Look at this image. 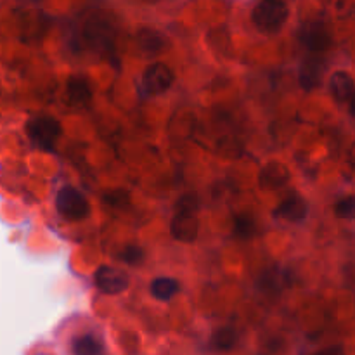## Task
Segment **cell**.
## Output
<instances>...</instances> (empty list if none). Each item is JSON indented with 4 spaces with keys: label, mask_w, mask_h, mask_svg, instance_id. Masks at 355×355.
<instances>
[{
    "label": "cell",
    "mask_w": 355,
    "mask_h": 355,
    "mask_svg": "<svg viewBox=\"0 0 355 355\" xmlns=\"http://www.w3.org/2000/svg\"><path fill=\"white\" fill-rule=\"evenodd\" d=\"M290 9L283 0H260L252 12V21L260 33H279L286 24Z\"/></svg>",
    "instance_id": "1"
},
{
    "label": "cell",
    "mask_w": 355,
    "mask_h": 355,
    "mask_svg": "<svg viewBox=\"0 0 355 355\" xmlns=\"http://www.w3.org/2000/svg\"><path fill=\"white\" fill-rule=\"evenodd\" d=\"M26 134L35 148L42 151H52L58 139L61 137L62 127L52 116H35L26 123Z\"/></svg>",
    "instance_id": "2"
},
{
    "label": "cell",
    "mask_w": 355,
    "mask_h": 355,
    "mask_svg": "<svg viewBox=\"0 0 355 355\" xmlns=\"http://www.w3.org/2000/svg\"><path fill=\"white\" fill-rule=\"evenodd\" d=\"M55 208L66 220H82L90 214L87 198L75 187H62L55 196Z\"/></svg>",
    "instance_id": "3"
},
{
    "label": "cell",
    "mask_w": 355,
    "mask_h": 355,
    "mask_svg": "<svg viewBox=\"0 0 355 355\" xmlns=\"http://www.w3.org/2000/svg\"><path fill=\"white\" fill-rule=\"evenodd\" d=\"M173 82H175V73L165 62H153L142 76L146 92L151 96H159V94L166 92L173 85Z\"/></svg>",
    "instance_id": "4"
},
{
    "label": "cell",
    "mask_w": 355,
    "mask_h": 355,
    "mask_svg": "<svg viewBox=\"0 0 355 355\" xmlns=\"http://www.w3.org/2000/svg\"><path fill=\"white\" fill-rule=\"evenodd\" d=\"M300 42L312 54H321L331 45V33L321 21H307L300 28Z\"/></svg>",
    "instance_id": "5"
},
{
    "label": "cell",
    "mask_w": 355,
    "mask_h": 355,
    "mask_svg": "<svg viewBox=\"0 0 355 355\" xmlns=\"http://www.w3.org/2000/svg\"><path fill=\"white\" fill-rule=\"evenodd\" d=\"M130 283L127 272L116 269V267L101 266L96 272V286L106 295H118L125 291Z\"/></svg>",
    "instance_id": "6"
},
{
    "label": "cell",
    "mask_w": 355,
    "mask_h": 355,
    "mask_svg": "<svg viewBox=\"0 0 355 355\" xmlns=\"http://www.w3.org/2000/svg\"><path fill=\"white\" fill-rule=\"evenodd\" d=\"M291 179V172L286 165L279 162H269L262 166L259 173V184L262 189L272 191L286 186Z\"/></svg>",
    "instance_id": "7"
},
{
    "label": "cell",
    "mask_w": 355,
    "mask_h": 355,
    "mask_svg": "<svg viewBox=\"0 0 355 355\" xmlns=\"http://www.w3.org/2000/svg\"><path fill=\"white\" fill-rule=\"evenodd\" d=\"M170 232L173 239L180 243H194L200 234V220L196 214H175L172 224H170Z\"/></svg>",
    "instance_id": "8"
},
{
    "label": "cell",
    "mask_w": 355,
    "mask_h": 355,
    "mask_svg": "<svg viewBox=\"0 0 355 355\" xmlns=\"http://www.w3.org/2000/svg\"><path fill=\"white\" fill-rule=\"evenodd\" d=\"M135 44H137L139 51L144 55H159L166 51L168 47V40L165 35L153 28H141L135 35Z\"/></svg>",
    "instance_id": "9"
},
{
    "label": "cell",
    "mask_w": 355,
    "mask_h": 355,
    "mask_svg": "<svg viewBox=\"0 0 355 355\" xmlns=\"http://www.w3.org/2000/svg\"><path fill=\"white\" fill-rule=\"evenodd\" d=\"M322 75H324V61L318 55H309L300 66L302 89L307 90V92L318 89L322 82Z\"/></svg>",
    "instance_id": "10"
},
{
    "label": "cell",
    "mask_w": 355,
    "mask_h": 355,
    "mask_svg": "<svg viewBox=\"0 0 355 355\" xmlns=\"http://www.w3.org/2000/svg\"><path fill=\"white\" fill-rule=\"evenodd\" d=\"M309 214V205L300 194L293 193L281 201L279 207L274 210V217L286 218L290 222H302Z\"/></svg>",
    "instance_id": "11"
},
{
    "label": "cell",
    "mask_w": 355,
    "mask_h": 355,
    "mask_svg": "<svg viewBox=\"0 0 355 355\" xmlns=\"http://www.w3.org/2000/svg\"><path fill=\"white\" fill-rule=\"evenodd\" d=\"M329 92H331V96L335 97V101H338V103L350 101L355 94L354 78L347 71L333 73L331 78H329Z\"/></svg>",
    "instance_id": "12"
},
{
    "label": "cell",
    "mask_w": 355,
    "mask_h": 355,
    "mask_svg": "<svg viewBox=\"0 0 355 355\" xmlns=\"http://www.w3.org/2000/svg\"><path fill=\"white\" fill-rule=\"evenodd\" d=\"M66 90H68L69 103L75 104V106H83V104H87L92 99V89H90L89 82L83 76H73V78H69Z\"/></svg>",
    "instance_id": "13"
},
{
    "label": "cell",
    "mask_w": 355,
    "mask_h": 355,
    "mask_svg": "<svg viewBox=\"0 0 355 355\" xmlns=\"http://www.w3.org/2000/svg\"><path fill=\"white\" fill-rule=\"evenodd\" d=\"M104 343L96 335L76 336L71 343V352L76 355H99L104 352Z\"/></svg>",
    "instance_id": "14"
},
{
    "label": "cell",
    "mask_w": 355,
    "mask_h": 355,
    "mask_svg": "<svg viewBox=\"0 0 355 355\" xmlns=\"http://www.w3.org/2000/svg\"><path fill=\"white\" fill-rule=\"evenodd\" d=\"M180 290L179 281L173 277H158L151 283V295L156 300L168 302L170 298L175 297Z\"/></svg>",
    "instance_id": "15"
},
{
    "label": "cell",
    "mask_w": 355,
    "mask_h": 355,
    "mask_svg": "<svg viewBox=\"0 0 355 355\" xmlns=\"http://www.w3.org/2000/svg\"><path fill=\"white\" fill-rule=\"evenodd\" d=\"M232 234L238 239H252L257 234V222L252 215L239 214L232 222Z\"/></svg>",
    "instance_id": "16"
},
{
    "label": "cell",
    "mask_w": 355,
    "mask_h": 355,
    "mask_svg": "<svg viewBox=\"0 0 355 355\" xmlns=\"http://www.w3.org/2000/svg\"><path fill=\"white\" fill-rule=\"evenodd\" d=\"M211 347L215 350H220V352H229L236 347V342H238V336H236V331L229 326H224V328H218L217 331L211 335Z\"/></svg>",
    "instance_id": "17"
},
{
    "label": "cell",
    "mask_w": 355,
    "mask_h": 355,
    "mask_svg": "<svg viewBox=\"0 0 355 355\" xmlns=\"http://www.w3.org/2000/svg\"><path fill=\"white\" fill-rule=\"evenodd\" d=\"M118 259H120L123 263H127V266L135 267V266H141V263L144 262L146 253L139 245H127L123 246V250H121L120 253H118Z\"/></svg>",
    "instance_id": "18"
},
{
    "label": "cell",
    "mask_w": 355,
    "mask_h": 355,
    "mask_svg": "<svg viewBox=\"0 0 355 355\" xmlns=\"http://www.w3.org/2000/svg\"><path fill=\"white\" fill-rule=\"evenodd\" d=\"M103 203L111 208H125L130 203V193L127 189H113L104 194Z\"/></svg>",
    "instance_id": "19"
},
{
    "label": "cell",
    "mask_w": 355,
    "mask_h": 355,
    "mask_svg": "<svg viewBox=\"0 0 355 355\" xmlns=\"http://www.w3.org/2000/svg\"><path fill=\"white\" fill-rule=\"evenodd\" d=\"M200 198L194 193H187L177 200L175 210L177 214H196L200 210Z\"/></svg>",
    "instance_id": "20"
},
{
    "label": "cell",
    "mask_w": 355,
    "mask_h": 355,
    "mask_svg": "<svg viewBox=\"0 0 355 355\" xmlns=\"http://www.w3.org/2000/svg\"><path fill=\"white\" fill-rule=\"evenodd\" d=\"M283 272H279V270H266L262 274V277H260V288L262 290L276 291L279 288H283Z\"/></svg>",
    "instance_id": "21"
},
{
    "label": "cell",
    "mask_w": 355,
    "mask_h": 355,
    "mask_svg": "<svg viewBox=\"0 0 355 355\" xmlns=\"http://www.w3.org/2000/svg\"><path fill=\"white\" fill-rule=\"evenodd\" d=\"M335 214L340 218H352L355 215V196H345L335 205Z\"/></svg>",
    "instance_id": "22"
},
{
    "label": "cell",
    "mask_w": 355,
    "mask_h": 355,
    "mask_svg": "<svg viewBox=\"0 0 355 355\" xmlns=\"http://www.w3.org/2000/svg\"><path fill=\"white\" fill-rule=\"evenodd\" d=\"M350 103V113H352V116H355V94L352 96V99L349 101Z\"/></svg>",
    "instance_id": "23"
},
{
    "label": "cell",
    "mask_w": 355,
    "mask_h": 355,
    "mask_svg": "<svg viewBox=\"0 0 355 355\" xmlns=\"http://www.w3.org/2000/svg\"><path fill=\"white\" fill-rule=\"evenodd\" d=\"M141 2H144V3H158L159 0H141Z\"/></svg>",
    "instance_id": "24"
}]
</instances>
